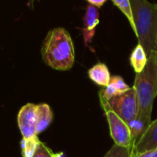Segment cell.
Returning <instances> with one entry per match:
<instances>
[{
    "label": "cell",
    "instance_id": "cell-14",
    "mask_svg": "<svg viewBox=\"0 0 157 157\" xmlns=\"http://www.w3.org/2000/svg\"><path fill=\"white\" fill-rule=\"evenodd\" d=\"M40 142L41 141L39 140L37 136L31 138V139H22V140L21 142L22 156L23 157H33Z\"/></svg>",
    "mask_w": 157,
    "mask_h": 157
},
{
    "label": "cell",
    "instance_id": "cell-10",
    "mask_svg": "<svg viewBox=\"0 0 157 157\" xmlns=\"http://www.w3.org/2000/svg\"><path fill=\"white\" fill-rule=\"evenodd\" d=\"M151 123V118L145 117L142 116H139V115L137 116V117L135 119H133L132 121L128 123L134 145L141 138V136L144 134V132L147 130V128Z\"/></svg>",
    "mask_w": 157,
    "mask_h": 157
},
{
    "label": "cell",
    "instance_id": "cell-17",
    "mask_svg": "<svg viewBox=\"0 0 157 157\" xmlns=\"http://www.w3.org/2000/svg\"><path fill=\"white\" fill-rule=\"evenodd\" d=\"M33 157H54V152L44 142L41 141Z\"/></svg>",
    "mask_w": 157,
    "mask_h": 157
},
{
    "label": "cell",
    "instance_id": "cell-4",
    "mask_svg": "<svg viewBox=\"0 0 157 157\" xmlns=\"http://www.w3.org/2000/svg\"><path fill=\"white\" fill-rule=\"evenodd\" d=\"M100 102L105 111L111 110L115 112L127 124L135 119L139 113L138 95L133 87L109 100L100 96Z\"/></svg>",
    "mask_w": 157,
    "mask_h": 157
},
{
    "label": "cell",
    "instance_id": "cell-18",
    "mask_svg": "<svg viewBox=\"0 0 157 157\" xmlns=\"http://www.w3.org/2000/svg\"><path fill=\"white\" fill-rule=\"evenodd\" d=\"M133 157H157V149L156 150H153V151L142 152V153L134 154Z\"/></svg>",
    "mask_w": 157,
    "mask_h": 157
},
{
    "label": "cell",
    "instance_id": "cell-2",
    "mask_svg": "<svg viewBox=\"0 0 157 157\" xmlns=\"http://www.w3.org/2000/svg\"><path fill=\"white\" fill-rule=\"evenodd\" d=\"M136 36L147 56L157 51V4L147 0H130Z\"/></svg>",
    "mask_w": 157,
    "mask_h": 157
},
{
    "label": "cell",
    "instance_id": "cell-5",
    "mask_svg": "<svg viewBox=\"0 0 157 157\" xmlns=\"http://www.w3.org/2000/svg\"><path fill=\"white\" fill-rule=\"evenodd\" d=\"M105 114L109 125L110 135L111 138L114 140L115 144L122 147L130 148L133 151L134 144L128 124L111 110L105 111Z\"/></svg>",
    "mask_w": 157,
    "mask_h": 157
},
{
    "label": "cell",
    "instance_id": "cell-3",
    "mask_svg": "<svg viewBox=\"0 0 157 157\" xmlns=\"http://www.w3.org/2000/svg\"><path fill=\"white\" fill-rule=\"evenodd\" d=\"M139 100V116L151 118L152 105L157 96V51L148 56V62L140 73H136L134 86Z\"/></svg>",
    "mask_w": 157,
    "mask_h": 157
},
{
    "label": "cell",
    "instance_id": "cell-21",
    "mask_svg": "<svg viewBox=\"0 0 157 157\" xmlns=\"http://www.w3.org/2000/svg\"><path fill=\"white\" fill-rule=\"evenodd\" d=\"M54 157H66L63 152H58V153H54Z\"/></svg>",
    "mask_w": 157,
    "mask_h": 157
},
{
    "label": "cell",
    "instance_id": "cell-20",
    "mask_svg": "<svg viewBox=\"0 0 157 157\" xmlns=\"http://www.w3.org/2000/svg\"><path fill=\"white\" fill-rule=\"evenodd\" d=\"M39 1H40V0H27V6H28L30 9L33 10V9H34L35 3H36V2H39Z\"/></svg>",
    "mask_w": 157,
    "mask_h": 157
},
{
    "label": "cell",
    "instance_id": "cell-15",
    "mask_svg": "<svg viewBox=\"0 0 157 157\" xmlns=\"http://www.w3.org/2000/svg\"><path fill=\"white\" fill-rule=\"evenodd\" d=\"M104 157H133V151L130 148L114 144Z\"/></svg>",
    "mask_w": 157,
    "mask_h": 157
},
{
    "label": "cell",
    "instance_id": "cell-8",
    "mask_svg": "<svg viewBox=\"0 0 157 157\" xmlns=\"http://www.w3.org/2000/svg\"><path fill=\"white\" fill-rule=\"evenodd\" d=\"M99 24V10L98 8L89 5L86 9L85 15L83 17L82 34L86 45L92 42L95 33V29Z\"/></svg>",
    "mask_w": 157,
    "mask_h": 157
},
{
    "label": "cell",
    "instance_id": "cell-13",
    "mask_svg": "<svg viewBox=\"0 0 157 157\" xmlns=\"http://www.w3.org/2000/svg\"><path fill=\"white\" fill-rule=\"evenodd\" d=\"M115 6L121 10V12L126 16L128 19L134 33L136 34V28H135V23H134V19H133V13H132V8H131V3L130 0H112Z\"/></svg>",
    "mask_w": 157,
    "mask_h": 157
},
{
    "label": "cell",
    "instance_id": "cell-16",
    "mask_svg": "<svg viewBox=\"0 0 157 157\" xmlns=\"http://www.w3.org/2000/svg\"><path fill=\"white\" fill-rule=\"evenodd\" d=\"M110 84L117 90L118 94H123V93H125V92H127V91H128L130 89V87L126 84L124 80L119 76L112 77L111 81H110Z\"/></svg>",
    "mask_w": 157,
    "mask_h": 157
},
{
    "label": "cell",
    "instance_id": "cell-19",
    "mask_svg": "<svg viewBox=\"0 0 157 157\" xmlns=\"http://www.w3.org/2000/svg\"><path fill=\"white\" fill-rule=\"evenodd\" d=\"M87 1L89 2L90 5H93L99 9L106 2V0H87Z\"/></svg>",
    "mask_w": 157,
    "mask_h": 157
},
{
    "label": "cell",
    "instance_id": "cell-11",
    "mask_svg": "<svg viewBox=\"0 0 157 157\" xmlns=\"http://www.w3.org/2000/svg\"><path fill=\"white\" fill-rule=\"evenodd\" d=\"M53 120V112L47 104L37 105V135L44 131Z\"/></svg>",
    "mask_w": 157,
    "mask_h": 157
},
{
    "label": "cell",
    "instance_id": "cell-7",
    "mask_svg": "<svg viewBox=\"0 0 157 157\" xmlns=\"http://www.w3.org/2000/svg\"><path fill=\"white\" fill-rule=\"evenodd\" d=\"M157 149V119L151 121L141 138L135 143L133 155Z\"/></svg>",
    "mask_w": 157,
    "mask_h": 157
},
{
    "label": "cell",
    "instance_id": "cell-6",
    "mask_svg": "<svg viewBox=\"0 0 157 157\" xmlns=\"http://www.w3.org/2000/svg\"><path fill=\"white\" fill-rule=\"evenodd\" d=\"M18 126L22 139H31L37 136V105L28 103L20 109Z\"/></svg>",
    "mask_w": 157,
    "mask_h": 157
},
{
    "label": "cell",
    "instance_id": "cell-1",
    "mask_svg": "<svg viewBox=\"0 0 157 157\" xmlns=\"http://www.w3.org/2000/svg\"><path fill=\"white\" fill-rule=\"evenodd\" d=\"M44 63L56 70H68L75 61L72 39L64 28L58 27L48 32L42 47Z\"/></svg>",
    "mask_w": 157,
    "mask_h": 157
},
{
    "label": "cell",
    "instance_id": "cell-12",
    "mask_svg": "<svg viewBox=\"0 0 157 157\" xmlns=\"http://www.w3.org/2000/svg\"><path fill=\"white\" fill-rule=\"evenodd\" d=\"M129 61H130V65L132 66L136 73H140L144 69L148 62V56L144 48L140 44H138L136 47L133 49L130 55Z\"/></svg>",
    "mask_w": 157,
    "mask_h": 157
},
{
    "label": "cell",
    "instance_id": "cell-9",
    "mask_svg": "<svg viewBox=\"0 0 157 157\" xmlns=\"http://www.w3.org/2000/svg\"><path fill=\"white\" fill-rule=\"evenodd\" d=\"M88 76L92 82L103 87H106L111 81V75L108 67L104 63H97L92 67L88 71Z\"/></svg>",
    "mask_w": 157,
    "mask_h": 157
}]
</instances>
